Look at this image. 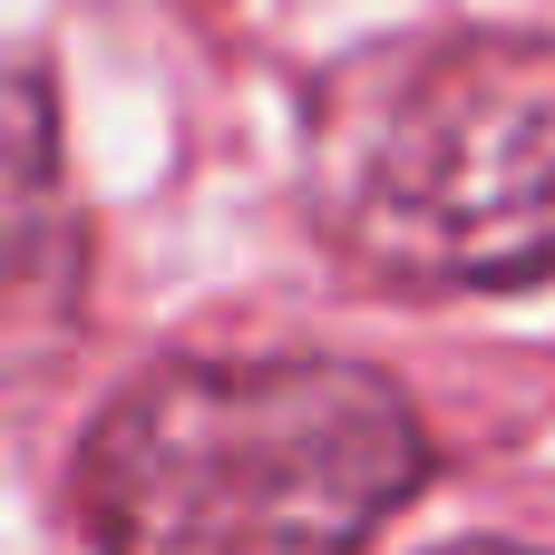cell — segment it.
<instances>
[{
	"instance_id": "2",
	"label": "cell",
	"mask_w": 555,
	"mask_h": 555,
	"mask_svg": "<svg viewBox=\"0 0 555 555\" xmlns=\"http://www.w3.org/2000/svg\"><path fill=\"white\" fill-rule=\"evenodd\" d=\"M312 224L380 283L498 293L555 273V39L390 29L302 98Z\"/></svg>"
},
{
	"instance_id": "3",
	"label": "cell",
	"mask_w": 555,
	"mask_h": 555,
	"mask_svg": "<svg viewBox=\"0 0 555 555\" xmlns=\"http://www.w3.org/2000/svg\"><path fill=\"white\" fill-rule=\"evenodd\" d=\"M429 555H546V546H517V537H459V546H429Z\"/></svg>"
},
{
	"instance_id": "1",
	"label": "cell",
	"mask_w": 555,
	"mask_h": 555,
	"mask_svg": "<svg viewBox=\"0 0 555 555\" xmlns=\"http://www.w3.org/2000/svg\"><path fill=\"white\" fill-rule=\"evenodd\" d=\"M420 478L410 390L322 351L156 361L78 439L98 555H351Z\"/></svg>"
}]
</instances>
